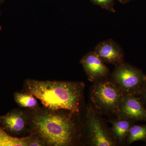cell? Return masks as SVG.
Wrapping results in <instances>:
<instances>
[{"mask_svg":"<svg viewBox=\"0 0 146 146\" xmlns=\"http://www.w3.org/2000/svg\"><path fill=\"white\" fill-rule=\"evenodd\" d=\"M30 133L48 146L80 145L81 114L65 109H26Z\"/></svg>","mask_w":146,"mask_h":146,"instance_id":"cell-1","label":"cell"},{"mask_svg":"<svg viewBox=\"0 0 146 146\" xmlns=\"http://www.w3.org/2000/svg\"><path fill=\"white\" fill-rule=\"evenodd\" d=\"M83 82L39 81L27 79L22 92L32 94L49 109H65L81 114L84 104Z\"/></svg>","mask_w":146,"mask_h":146,"instance_id":"cell-2","label":"cell"},{"mask_svg":"<svg viewBox=\"0 0 146 146\" xmlns=\"http://www.w3.org/2000/svg\"><path fill=\"white\" fill-rule=\"evenodd\" d=\"M124 92L108 77L93 82L89 92V104L98 114L108 119L116 117Z\"/></svg>","mask_w":146,"mask_h":146,"instance_id":"cell-3","label":"cell"},{"mask_svg":"<svg viewBox=\"0 0 146 146\" xmlns=\"http://www.w3.org/2000/svg\"><path fill=\"white\" fill-rule=\"evenodd\" d=\"M108 122L91 105H85L81 116L80 145L118 146Z\"/></svg>","mask_w":146,"mask_h":146,"instance_id":"cell-4","label":"cell"},{"mask_svg":"<svg viewBox=\"0 0 146 146\" xmlns=\"http://www.w3.org/2000/svg\"><path fill=\"white\" fill-rule=\"evenodd\" d=\"M110 76L125 94L138 97L146 81V75L143 71L125 62L115 65Z\"/></svg>","mask_w":146,"mask_h":146,"instance_id":"cell-5","label":"cell"},{"mask_svg":"<svg viewBox=\"0 0 146 146\" xmlns=\"http://www.w3.org/2000/svg\"><path fill=\"white\" fill-rule=\"evenodd\" d=\"M0 126L13 137L23 138L30 134L25 109L14 108L5 115L0 116Z\"/></svg>","mask_w":146,"mask_h":146,"instance_id":"cell-6","label":"cell"},{"mask_svg":"<svg viewBox=\"0 0 146 146\" xmlns=\"http://www.w3.org/2000/svg\"><path fill=\"white\" fill-rule=\"evenodd\" d=\"M117 117L146 122V109L138 96L125 94L120 102Z\"/></svg>","mask_w":146,"mask_h":146,"instance_id":"cell-7","label":"cell"},{"mask_svg":"<svg viewBox=\"0 0 146 146\" xmlns=\"http://www.w3.org/2000/svg\"><path fill=\"white\" fill-rule=\"evenodd\" d=\"M89 80L94 82L110 76L109 68L94 51L87 53L80 60Z\"/></svg>","mask_w":146,"mask_h":146,"instance_id":"cell-8","label":"cell"},{"mask_svg":"<svg viewBox=\"0 0 146 146\" xmlns=\"http://www.w3.org/2000/svg\"><path fill=\"white\" fill-rule=\"evenodd\" d=\"M94 51L105 63L115 66L124 62L123 51L113 39H108L100 42Z\"/></svg>","mask_w":146,"mask_h":146,"instance_id":"cell-9","label":"cell"},{"mask_svg":"<svg viewBox=\"0 0 146 146\" xmlns=\"http://www.w3.org/2000/svg\"><path fill=\"white\" fill-rule=\"evenodd\" d=\"M108 122L112 125L110 132L118 146H125V141L131 127L136 122L125 118L114 117L109 118Z\"/></svg>","mask_w":146,"mask_h":146,"instance_id":"cell-10","label":"cell"},{"mask_svg":"<svg viewBox=\"0 0 146 146\" xmlns=\"http://www.w3.org/2000/svg\"><path fill=\"white\" fill-rule=\"evenodd\" d=\"M34 136L30 133L23 138L9 135L0 126V146H33Z\"/></svg>","mask_w":146,"mask_h":146,"instance_id":"cell-11","label":"cell"},{"mask_svg":"<svg viewBox=\"0 0 146 146\" xmlns=\"http://www.w3.org/2000/svg\"><path fill=\"white\" fill-rule=\"evenodd\" d=\"M36 98L32 94L25 92H15L14 100L15 102L21 108L35 109L40 107Z\"/></svg>","mask_w":146,"mask_h":146,"instance_id":"cell-12","label":"cell"},{"mask_svg":"<svg viewBox=\"0 0 146 146\" xmlns=\"http://www.w3.org/2000/svg\"><path fill=\"white\" fill-rule=\"evenodd\" d=\"M143 141L146 144V124H133L131 127L125 141V146H129L136 141Z\"/></svg>","mask_w":146,"mask_h":146,"instance_id":"cell-13","label":"cell"},{"mask_svg":"<svg viewBox=\"0 0 146 146\" xmlns=\"http://www.w3.org/2000/svg\"><path fill=\"white\" fill-rule=\"evenodd\" d=\"M91 1L94 4L99 6L102 8L110 12H115L114 7V0H91Z\"/></svg>","mask_w":146,"mask_h":146,"instance_id":"cell-14","label":"cell"},{"mask_svg":"<svg viewBox=\"0 0 146 146\" xmlns=\"http://www.w3.org/2000/svg\"><path fill=\"white\" fill-rule=\"evenodd\" d=\"M138 97L146 109V81L141 94Z\"/></svg>","mask_w":146,"mask_h":146,"instance_id":"cell-15","label":"cell"},{"mask_svg":"<svg viewBox=\"0 0 146 146\" xmlns=\"http://www.w3.org/2000/svg\"><path fill=\"white\" fill-rule=\"evenodd\" d=\"M120 2L122 3H125L128 2L132 0H118Z\"/></svg>","mask_w":146,"mask_h":146,"instance_id":"cell-16","label":"cell"},{"mask_svg":"<svg viewBox=\"0 0 146 146\" xmlns=\"http://www.w3.org/2000/svg\"><path fill=\"white\" fill-rule=\"evenodd\" d=\"M3 1V0H0V6H1V4L2 3ZM1 10H0V17H1Z\"/></svg>","mask_w":146,"mask_h":146,"instance_id":"cell-17","label":"cell"},{"mask_svg":"<svg viewBox=\"0 0 146 146\" xmlns=\"http://www.w3.org/2000/svg\"><path fill=\"white\" fill-rule=\"evenodd\" d=\"M2 30V27L1 26H0V33H1V31Z\"/></svg>","mask_w":146,"mask_h":146,"instance_id":"cell-18","label":"cell"}]
</instances>
